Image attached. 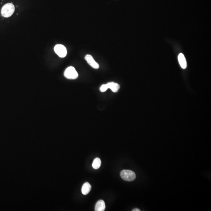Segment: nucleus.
I'll return each mask as SVG.
<instances>
[{
    "label": "nucleus",
    "instance_id": "nucleus-5",
    "mask_svg": "<svg viewBox=\"0 0 211 211\" xmlns=\"http://www.w3.org/2000/svg\"><path fill=\"white\" fill-rule=\"evenodd\" d=\"M85 59L88 64L94 69H98L99 65L95 61L93 57L91 55L87 54L85 56Z\"/></svg>",
    "mask_w": 211,
    "mask_h": 211
},
{
    "label": "nucleus",
    "instance_id": "nucleus-6",
    "mask_svg": "<svg viewBox=\"0 0 211 211\" xmlns=\"http://www.w3.org/2000/svg\"><path fill=\"white\" fill-rule=\"evenodd\" d=\"M178 61L181 68L185 69L187 67V61L183 54L181 53L178 56Z\"/></svg>",
    "mask_w": 211,
    "mask_h": 211
},
{
    "label": "nucleus",
    "instance_id": "nucleus-2",
    "mask_svg": "<svg viewBox=\"0 0 211 211\" xmlns=\"http://www.w3.org/2000/svg\"><path fill=\"white\" fill-rule=\"evenodd\" d=\"M15 6L11 3H8L5 5L1 10L2 15L5 17H9L13 14L15 11Z\"/></svg>",
    "mask_w": 211,
    "mask_h": 211
},
{
    "label": "nucleus",
    "instance_id": "nucleus-4",
    "mask_svg": "<svg viewBox=\"0 0 211 211\" xmlns=\"http://www.w3.org/2000/svg\"><path fill=\"white\" fill-rule=\"evenodd\" d=\"M55 52L61 58H64L66 56L67 50L64 45L58 44L55 45L54 48Z\"/></svg>",
    "mask_w": 211,
    "mask_h": 211
},
{
    "label": "nucleus",
    "instance_id": "nucleus-11",
    "mask_svg": "<svg viewBox=\"0 0 211 211\" xmlns=\"http://www.w3.org/2000/svg\"><path fill=\"white\" fill-rule=\"evenodd\" d=\"M108 89V86H107V84H102V85L100 87V90L101 92H104L106 91Z\"/></svg>",
    "mask_w": 211,
    "mask_h": 211
},
{
    "label": "nucleus",
    "instance_id": "nucleus-8",
    "mask_svg": "<svg viewBox=\"0 0 211 211\" xmlns=\"http://www.w3.org/2000/svg\"><path fill=\"white\" fill-rule=\"evenodd\" d=\"M106 206L104 201L103 200H100L98 201L95 205V211H104L105 209Z\"/></svg>",
    "mask_w": 211,
    "mask_h": 211
},
{
    "label": "nucleus",
    "instance_id": "nucleus-3",
    "mask_svg": "<svg viewBox=\"0 0 211 211\" xmlns=\"http://www.w3.org/2000/svg\"><path fill=\"white\" fill-rule=\"evenodd\" d=\"M64 76L67 79H75L78 77V74L74 67L69 66L65 70Z\"/></svg>",
    "mask_w": 211,
    "mask_h": 211
},
{
    "label": "nucleus",
    "instance_id": "nucleus-9",
    "mask_svg": "<svg viewBox=\"0 0 211 211\" xmlns=\"http://www.w3.org/2000/svg\"><path fill=\"white\" fill-rule=\"evenodd\" d=\"M91 189V186L90 184L88 182L84 183L83 184L82 189H81L82 194L84 195L87 194L90 191Z\"/></svg>",
    "mask_w": 211,
    "mask_h": 211
},
{
    "label": "nucleus",
    "instance_id": "nucleus-12",
    "mask_svg": "<svg viewBox=\"0 0 211 211\" xmlns=\"http://www.w3.org/2000/svg\"><path fill=\"white\" fill-rule=\"evenodd\" d=\"M132 211H140V209H139L135 208V209H133V210H132Z\"/></svg>",
    "mask_w": 211,
    "mask_h": 211
},
{
    "label": "nucleus",
    "instance_id": "nucleus-7",
    "mask_svg": "<svg viewBox=\"0 0 211 211\" xmlns=\"http://www.w3.org/2000/svg\"><path fill=\"white\" fill-rule=\"evenodd\" d=\"M106 84L108 86V89L109 88L111 89L112 91L114 93L118 92L120 88L119 84L114 82H109Z\"/></svg>",
    "mask_w": 211,
    "mask_h": 211
},
{
    "label": "nucleus",
    "instance_id": "nucleus-1",
    "mask_svg": "<svg viewBox=\"0 0 211 211\" xmlns=\"http://www.w3.org/2000/svg\"><path fill=\"white\" fill-rule=\"evenodd\" d=\"M120 176L122 179L127 181H133L136 177L134 172L129 170H123L120 172Z\"/></svg>",
    "mask_w": 211,
    "mask_h": 211
},
{
    "label": "nucleus",
    "instance_id": "nucleus-10",
    "mask_svg": "<svg viewBox=\"0 0 211 211\" xmlns=\"http://www.w3.org/2000/svg\"><path fill=\"white\" fill-rule=\"evenodd\" d=\"M101 164V159L98 158H96L94 159L92 163V167L95 169H97L100 168Z\"/></svg>",
    "mask_w": 211,
    "mask_h": 211
}]
</instances>
